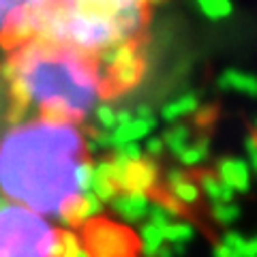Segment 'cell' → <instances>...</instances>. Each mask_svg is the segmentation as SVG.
Returning a JSON list of instances; mask_svg holds the SVG:
<instances>
[{"instance_id":"obj_1","label":"cell","mask_w":257,"mask_h":257,"mask_svg":"<svg viewBox=\"0 0 257 257\" xmlns=\"http://www.w3.org/2000/svg\"><path fill=\"white\" fill-rule=\"evenodd\" d=\"M73 122L18 120L0 135V195L43 219L84 225L103 212L90 193L94 165Z\"/></svg>"},{"instance_id":"obj_2","label":"cell","mask_w":257,"mask_h":257,"mask_svg":"<svg viewBox=\"0 0 257 257\" xmlns=\"http://www.w3.org/2000/svg\"><path fill=\"white\" fill-rule=\"evenodd\" d=\"M18 111L35 107L39 116L77 124L105 94L94 58L45 39H32L9 52L3 64Z\"/></svg>"},{"instance_id":"obj_3","label":"cell","mask_w":257,"mask_h":257,"mask_svg":"<svg viewBox=\"0 0 257 257\" xmlns=\"http://www.w3.org/2000/svg\"><path fill=\"white\" fill-rule=\"evenodd\" d=\"M60 229L18 204L0 202V257H56Z\"/></svg>"},{"instance_id":"obj_4","label":"cell","mask_w":257,"mask_h":257,"mask_svg":"<svg viewBox=\"0 0 257 257\" xmlns=\"http://www.w3.org/2000/svg\"><path fill=\"white\" fill-rule=\"evenodd\" d=\"M157 3L161 0H50L56 9L118 24L128 41H133L146 24V7Z\"/></svg>"},{"instance_id":"obj_5","label":"cell","mask_w":257,"mask_h":257,"mask_svg":"<svg viewBox=\"0 0 257 257\" xmlns=\"http://www.w3.org/2000/svg\"><path fill=\"white\" fill-rule=\"evenodd\" d=\"M50 0H0V41L15 50L32 41L41 28V18Z\"/></svg>"},{"instance_id":"obj_6","label":"cell","mask_w":257,"mask_h":257,"mask_svg":"<svg viewBox=\"0 0 257 257\" xmlns=\"http://www.w3.org/2000/svg\"><path fill=\"white\" fill-rule=\"evenodd\" d=\"M96 67H99V73L103 77L105 94L131 90L144 75V64L135 43H122L103 52L96 58Z\"/></svg>"},{"instance_id":"obj_7","label":"cell","mask_w":257,"mask_h":257,"mask_svg":"<svg viewBox=\"0 0 257 257\" xmlns=\"http://www.w3.org/2000/svg\"><path fill=\"white\" fill-rule=\"evenodd\" d=\"M86 251L92 257H135L138 242L128 229L111 221H92L86 229Z\"/></svg>"},{"instance_id":"obj_8","label":"cell","mask_w":257,"mask_h":257,"mask_svg":"<svg viewBox=\"0 0 257 257\" xmlns=\"http://www.w3.org/2000/svg\"><path fill=\"white\" fill-rule=\"evenodd\" d=\"M111 161L118 165V191L120 193H144L148 195L150 189L157 184V163L155 159L144 157L140 161H122L111 155Z\"/></svg>"},{"instance_id":"obj_9","label":"cell","mask_w":257,"mask_h":257,"mask_svg":"<svg viewBox=\"0 0 257 257\" xmlns=\"http://www.w3.org/2000/svg\"><path fill=\"white\" fill-rule=\"evenodd\" d=\"M165 191L172 202L182 204V206L197 204L199 195H202V189H199L197 180H193L180 167H172V170L165 174Z\"/></svg>"},{"instance_id":"obj_10","label":"cell","mask_w":257,"mask_h":257,"mask_svg":"<svg viewBox=\"0 0 257 257\" xmlns=\"http://www.w3.org/2000/svg\"><path fill=\"white\" fill-rule=\"evenodd\" d=\"M216 178L234 193H248L251 189V167L244 159L238 157H223L216 161Z\"/></svg>"},{"instance_id":"obj_11","label":"cell","mask_w":257,"mask_h":257,"mask_svg":"<svg viewBox=\"0 0 257 257\" xmlns=\"http://www.w3.org/2000/svg\"><path fill=\"white\" fill-rule=\"evenodd\" d=\"M90 191L103 204H111L114 197L120 195V191H118V165L111 159L99 161V163L94 165Z\"/></svg>"},{"instance_id":"obj_12","label":"cell","mask_w":257,"mask_h":257,"mask_svg":"<svg viewBox=\"0 0 257 257\" xmlns=\"http://www.w3.org/2000/svg\"><path fill=\"white\" fill-rule=\"evenodd\" d=\"M150 197L144 193H120L111 202V210H114L124 223H142L148 216Z\"/></svg>"},{"instance_id":"obj_13","label":"cell","mask_w":257,"mask_h":257,"mask_svg":"<svg viewBox=\"0 0 257 257\" xmlns=\"http://www.w3.org/2000/svg\"><path fill=\"white\" fill-rule=\"evenodd\" d=\"M155 126H157V118H148V120L133 118L128 124L118 126L116 131H111V150H118L120 146L131 142H140L142 138H148L155 131Z\"/></svg>"},{"instance_id":"obj_14","label":"cell","mask_w":257,"mask_h":257,"mask_svg":"<svg viewBox=\"0 0 257 257\" xmlns=\"http://www.w3.org/2000/svg\"><path fill=\"white\" fill-rule=\"evenodd\" d=\"M199 105H202L199 96L195 92H187V94L178 96V99L165 103L163 109H161V120H165V122H170V124H178L180 118L195 114Z\"/></svg>"},{"instance_id":"obj_15","label":"cell","mask_w":257,"mask_h":257,"mask_svg":"<svg viewBox=\"0 0 257 257\" xmlns=\"http://www.w3.org/2000/svg\"><path fill=\"white\" fill-rule=\"evenodd\" d=\"M221 90H234V92H242L246 96H257V77L251 73L238 69H227L223 71L216 79Z\"/></svg>"},{"instance_id":"obj_16","label":"cell","mask_w":257,"mask_h":257,"mask_svg":"<svg viewBox=\"0 0 257 257\" xmlns=\"http://www.w3.org/2000/svg\"><path fill=\"white\" fill-rule=\"evenodd\" d=\"M197 184L206 193V197L210 199V204H231L236 197V193L216 178V174H210V172L199 174Z\"/></svg>"},{"instance_id":"obj_17","label":"cell","mask_w":257,"mask_h":257,"mask_svg":"<svg viewBox=\"0 0 257 257\" xmlns=\"http://www.w3.org/2000/svg\"><path fill=\"white\" fill-rule=\"evenodd\" d=\"M180 214V206L172 202V199H152L148 208V223L157 225V227H165L176 221V216Z\"/></svg>"},{"instance_id":"obj_18","label":"cell","mask_w":257,"mask_h":257,"mask_svg":"<svg viewBox=\"0 0 257 257\" xmlns=\"http://www.w3.org/2000/svg\"><path fill=\"white\" fill-rule=\"evenodd\" d=\"M163 227H157L152 223H142L140 227V253L142 257H157L159 248L163 246Z\"/></svg>"},{"instance_id":"obj_19","label":"cell","mask_w":257,"mask_h":257,"mask_svg":"<svg viewBox=\"0 0 257 257\" xmlns=\"http://www.w3.org/2000/svg\"><path fill=\"white\" fill-rule=\"evenodd\" d=\"M208 157H210V140L206 135H202V138H197L193 144H189L176 159L184 167H195V165H202L204 161H208Z\"/></svg>"},{"instance_id":"obj_20","label":"cell","mask_w":257,"mask_h":257,"mask_svg":"<svg viewBox=\"0 0 257 257\" xmlns=\"http://www.w3.org/2000/svg\"><path fill=\"white\" fill-rule=\"evenodd\" d=\"M189 138H191V128L187 124H172V128L161 135L163 146L172 152L174 157H178L180 152L189 146Z\"/></svg>"},{"instance_id":"obj_21","label":"cell","mask_w":257,"mask_h":257,"mask_svg":"<svg viewBox=\"0 0 257 257\" xmlns=\"http://www.w3.org/2000/svg\"><path fill=\"white\" fill-rule=\"evenodd\" d=\"M193 236H195V227H193L191 223H184V221H174L170 225H165L163 227V242L165 244H184L187 246Z\"/></svg>"},{"instance_id":"obj_22","label":"cell","mask_w":257,"mask_h":257,"mask_svg":"<svg viewBox=\"0 0 257 257\" xmlns=\"http://www.w3.org/2000/svg\"><path fill=\"white\" fill-rule=\"evenodd\" d=\"M197 9L212 22H221L234 13V3L231 0H195Z\"/></svg>"},{"instance_id":"obj_23","label":"cell","mask_w":257,"mask_h":257,"mask_svg":"<svg viewBox=\"0 0 257 257\" xmlns=\"http://www.w3.org/2000/svg\"><path fill=\"white\" fill-rule=\"evenodd\" d=\"M92 114H94V122H96V126H99V131H107V133L116 131V126H118L116 124L118 109H114L109 103H99Z\"/></svg>"},{"instance_id":"obj_24","label":"cell","mask_w":257,"mask_h":257,"mask_svg":"<svg viewBox=\"0 0 257 257\" xmlns=\"http://www.w3.org/2000/svg\"><path fill=\"white\" fill-rule=\"evenodd\" d=\"M210 214L219 225H231V223H236L240 219L242 210H240V206H236L234 202L231 204H212Z\"/></svg>"},{"instance_id":"obj_25","label":"cell","mask_w":257,"mask_h":257,"mask_svg":"<svg viewBox=\"0 0 257 257\" xmlns=\"http://www.w3.org/2000/svg\"><path fill=\"white\" fill-rule=\"evenodd\" d=\"M114 155L122 161H128V163H133V161H140L144 159V148L140 146V142H131V144H124V146H120L118 150H114Z\"/></svg>"},{"instance_id":"obj_26","label":"cell","mask_w":257,"mask_h":257,"mask_svg":"<svg viewBox=\"0 0 257 257\" xmlns=\"http://www.w3.org/2000/svg\"><path fill=\"white\" fill-rule=\"evenodd\" d=\"M221 244L231 248L234 253H238L240 257H242L244 253V246H246V238L240 234V231H225L223 238H221Z\"/></svg>"},{"instance_id":"obj_27","label":"cell","mask_w":257,"mask_h":257,"mask_svg":"<svg viewBox=\"0 0 257 257\" xmlns=\"http://www.w3.org/2000/svg\"><path fill=\"white\" fill-rule=\"evenodd\" d=\"M163 150H165V146H163V140H161V138H148V140H146L144 152H146V157H148V159H157V157H161V155H163Z\"/></svg>"},{"instance_id":"obj_28","label":"cell","mask_w":257,"mask_h":257,"mask_svg":"<svg viewBox=\"0 0 257 257\" xmlns=\"http://www.w3.org/2000/svg\"><path fill=\"white\" fill-rule=\"evenodd\" d=\"M244 150H246V155H248V167H251V172L257 174V142L253 135H248V138L244 140Z\"/></svg>"},{"instance_id":"obj_29","label":"cell","mask_w":257,"mask_h":257,"mask_svg":"<svg viewBox=\"0 0 257 257\" xmlns=\"http://www.w3.org/2000/svg\"><path fill=\"white\" fill-rule=\"evenodd\" d=\"M133 118L148 120V118H155V111H152V107H148V105H140L138 109L133 111Z\"/></svg>"},{"instance_id":"obj_30","label":"cell","mask_w":257,"mask_h":257,"mask_svg":"<svg viewBox=\"0 0 257 257\" xmlns=\"http://www.w3.org/2000/svg\"><path fill=\"white\" fill-rule=\"evenodd\" d=\"M212 257H240L238 253H234L231 248H227V246H223L221 242L214 246V251H212Z\"/></svg>"},{"instance_id":"obj_31","label":"cell","mask_w":257,"mask_h":257,"mask_svg":"<svg viewBox=\"0 0 257 257\" xmlns=\"http://www.w3.org/2000/svg\"><path fill=\"white\" fill-rule=\"evenodd\" d=\"M242 257H257V236L246 240V246H244Z\"/></svg>"},{"instance_id":"obj_32","label":"cell","mask_w":257,"mask_h":257,"mask_svg":"<svg viewBox=\"0 0 257 257\" xmlns=\"http://www.w3.org/2000/svg\"><path fill=\"white\" fill-rule=\"evenodd\" d=\"M157 257H176L174 255V248L170 246V244H163L159 248V253H157Z\"/></svg>"},{"instance_id":"obj_33","label":"cell","mask_w":257,"mask_h":257,"mask_svg":"<svg viewBox=\"0 0 257 257\" xmlns=\"http://www.w3.org/2000/svg\"><path fill=\"white\" fill-rule=\"evenodd\" d=\"M172 248H174V255H176V257L184 255V251H187V246H184V244H174Z\"/></svg>"},{"instance_id":"obj_34","label":"cell","mask_w":257,"mask_h":257,"mask_svg":"<svg viewBox=\"0 0 257 257\" xmlns=\"http://www.w3.org/2000/svg\"><path fill=\"white\" fill-rule=\"evenodd\" d=\"M77 257H92V255H90V253H88V251H86V248H82V251H79V253H77Z\"/></svg>"},{"instance_id":"obj_35","label":"cell","mask_w":257,"mask_h":257,"mask_svg":"<svg viewBox=\"0 0 257 257\" xmlns=\"http://www.w3.org/2000/svg\"><path fill=\"white\" fill-rule=\"evenodd\" d=\"M251 124H253V128L257 131V116H253V120H251Z\"/></svg>"},{"instance_id":"obj_36","label":"cell","mask_w":257,"mask_h":257,"mask_svg":"<svg viewBox=\"0 0 257 257\" xmlns=\"http://www.w3.org/2000/svg\"><path fill=\"white\" fill-rule=\"evenodd\" d=\"M253 138H255V142H257V135H253Z\"/></svg>"}]
</instances>
